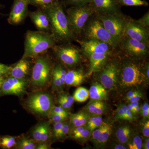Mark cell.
<instances>
[{
    "instance_id": "1",
    "label": "cell",
    "mask_w": 149,
    "mask_h": 149,
    "mask_svg": "<svg viewBox=\"0 0 149 149\" xmlns=\"http://www.w3.org/2000/svg\"><path fill=\"white\" fill-rule=\"evenodd\" d=\"M42 9L47 15L52 34L56 41L68 42L72 39L74 35L70 27L66 15L63 10V3L61 0Z\"/></svg>"
},
{
    "instance_id": "2",
    "label": "cell",
    "mask_w": 149,
    "mask_h": 149,
    "mask_svg": "<svg viewBox=\"0 0 149 149\" xmlns=\"http://www.w3.org/2000/svg\"><path fill=\"white\" fill-rule=\"evenodd\" d=\"M56 40L52 33L44 31H28L24 40L22 58H34L55 46Z\"/></svg>"
},
{
    "instance_id": "3",
    "label": "cell",
    "mask_w": 149,
    "mask_h": 149,
    "mask_svg": "<svg viewBox=\"0 0 149 149\" xmlns=\"http://www.w3.org/2000/svg\"><path fill=\"white\" fill-rule=\"evenodd\" d=\"M94 13L89 4L72 6L67 10V17L73 35H79L83 32L88 19Z\"/></svg>"
},
{
    "instance_id": "4",
    "label": "cell",
    "mask_w": 149,
    "mask_h": 149,
    "mask_svg": "<svg viewBox=\"0 0 149 149\" xmlns=\"http://www.w3.org/2000/svg\"><path fill=\"white\" fill-rule=\"evenodd\" d=\"M88 39L102 41L108 44L112 48L120 45V40L113 36L98 19H92L86 24L83 31Z\"/></svg>"
},
{
    "instance_id": "5",
    "label": "cell",
    "mask_w": 149,
    "mask_h": 149,
    "mask_svg": "<svg viewBox=\"0 0 149 149\" xmlns=\"http://www.w3.org/2000/svg\"><path fill=\"white\" fill-rule=\"evenodd\" d=\"M119 78L120 83L125 87L138 86L146 81L141 68L130 61L124 63L119 70Z\"/></svg>"
},
{
    "instance_id": "6",
    "label": "cell",
    "mask_w": 149,
    "mask_h": 149,
    "mask_svg": "<svg viewBox=\"0 0 149 149\" xmlns=\"http://www.w3.org/2000/svg\"><path fill=\"white\" fill-rule=\"evenodd\" d=\"M99 19L107 31L118 40H121L124 35L126 20L118 13L98 14Z\"/></svg>"
},
{
    "instance_id": "7",
    "label": "cell",
    "mask_w": 149,
    "mask_h": 149,
    "mask_svg": "<svg viewBox=\"0 0 149 149\" xmlns=\"http://www.w3.org/2000/svg\"><path fill=\"white\" fill-rule=\"evenodd\" d=\"M51 70L52 66L49 59L43 56L37 58L32 69L33 85L40 87L45 86L49 79Z\"/></svg>"
},
{
    "instance_id": "8",
    "label": "cell",
    "mask_w": 149,
    "mask_h": 149,
    "mask_svg": "<svg viewBox=\"0 0 149 149\" xmlns=\"http://www.w3.org/2000/svg\"><path fill=\"white\" fill-rule=\"evenodd\" d=\"M119 66L114 62L107 63L99 72V80L106 89L111 90L116 87L119 73Z\"/></svg>"
},
{
    "instance_id": "9",
    "label": "cell",
    "mask_w": 149,
    "mask_h": 149,
    "mask_svg": "<svg viewBox=\"0 0 149 149\" xmlns=\"http://www.w3.org/2000/svg\"><path fill=\"white\" fill-rule=\"evenodd\" d=\"M27 105L29 109L35 113L45 115L49 113L52 107V100L49 94L36 93L29 97Z\"/></svg>"
},
{
    "instance_id": "10",
    "label": "cell",
    "mask_w": 149,
    "mask_h": 149,
    "mask_svg": "<svg viewBox=\"0 0 149 149\" xmlns=\"http://www.w3.org/2000/svg\"><path fill=\"white\" fill-rule=\"evenodd\" d=\"M120 44L125 52L133 57H142L148 53L149 44L133 40L125 35L120 40Z\"/></svg>"
},
{
    "instance_id": "11",
    "label": "cell",
    "mask_w": 149,
    "mask_h": 149,
    "mask_svg": "<svg viewBox=\"0 0 149 149\" xmlns=\"http://www.w3.org/2000/svg\"><path fill=\"white\" fill-rule=\"evenodd\" d=\"M53 48L58 57L65 65L74 66L80 61L81 55L77 48L70 46H55Z\"/></svg>"
},
{
    "instance_id": "12",
    "label": "cell",
    "mask_w": 149,
    "mask_h": 149,
    "mask_svg": "<svg viewBox=\"0 0 149 149\" xmlns=\"http://www.w3.org/2000/svg\"><path fill=\"white\" fill-rule=\"evenodd\" d=\"M124 34L133 40L149 44L148 29L141 26L136 21L126 20Z\"/></svg>"
},
{
    "instance_id": "13",
    "label": "cell",
    "mask_w": 149,
    "mask_h": 149,
    "mask_svg": "<svg viewBox=\"0 0 149 149\" xmlns=\"http://www.w3.org/2000/svg\"><path fill=\"white\" fill-rule=\"evenodd\" d=\"M29 5V0H14L9 17V23L13 25L21 23L27 15Z\"/></svg>"
},
{
    "instance_id": "14",
    "label": "cell",
    "mask_w": 149,
    "mask_h": 149,
    "mask_svg": "<svg viewBox=\"0 0 149 149\" xmlns=\"http://www.w3.org/2000/svg\"><path fill=\"white\" fill-rule=\"evenodd\" d=\"M78 42L84 53L86 55L94 54H110L112 48L107 43L93 39H88L86 41Z\"/></svg>"
},
{
    "instance_id": "15",
    "label": "cell",
    "mask_w": 149,
    "mask_h": 149,
    "mask_svg": "<svg viewBox=\"0 0 149 149\" xmlns=\"http://www.w3.org/2000/svg\"><path fill=\"white\" fill-rule=\"evenodd\" d=\"M27 83L24 79L10 77L4 80L2 85L1 92L5 95H19L24 93Z\"/></svg>"
},
{
    "instance_id": "16",
    "label": "cell",
    "mask_w": 149,
    "mask_h": 149,
    "mask_svg": "<svg viewBox=\"0 0 149 149\" xmlns=\"http://www.w3.org/2000/svg\"><path fill=\"white\" fill-rule=\"evenodd\" d=\"M89 4L98 14L119 13L120 11L116 0H92Z\"/></svg>"
},
{
    "instance_id": "17",
    "label": "cell",
    "mask_w": 149,
    "mask_h": 149,
    "mask_svg": "<svg viewBox=\"0 0 149 149\" xmlns=\"http://www.w3.org/2000/svg\"><path fill=\"white\" fill-rule=\"evenodd\" d=\"M32 22L40 31L46 32L50 29L49 21L47 15L42 9L29 13Z\"/></svg>"
},
{
    "instance_id": "18",
    "label": "cell",
    "mask_w": 149,
    "mask_h": 149,
    "mask_svg": "<svg viewBox=\"0 0 149 149\" xmlns=\"http://www.w3.org/2000/svg\"><path fill=\"white\" fill-rule=\"evenodd\" d=\"M89 58V67L87 75L99 72L107 63L109 54H87Z\"/></svg>"
},
{
    "instance_id": "19",
    "label": "cell",
    "mask_w": 149,
    "mask_h": 149,
    "mask_svg": "<svg viewBox=\"0 0 149 149\" xmlns=\"http://www.w3.org/2000/svg\"><path fill=\"white\" fill-rule=\"evenodd\" d=\"M30 69V63L27 58H22L13 67H11L9 73L11 77L24 79L28 74Z\"/></svg>"
},
{
    "instance_id": "20",
    "label": "cell",
    "mask_w": 149,
    "mask_h": 149,
    "mask_svg": "<svg viewBox=\"0 0 149 149\" xmlns=\"http://www.w3.org/2000/svg\"><path fill=\"white\" fill-rule=\"evenodd\" d=\"M86 76L81 70H70L66 72L65 84L68 86L77 87L83 83Z\"/></svg>"
},
{
    "instance_id": "21",
    "label": "cell",
    "mask_w": 149,
    "mask_h": 149,
    "mask_svg": "<svg viewBox=\"0 0 149 149\" xmlns=\"http://www.w3.org/2000/svg\"><path fill=\"white\" fill-rule=\"evenodd\" d=\"M107 109V104L104 101L91 100L85 107V111L91 116H101Z\"/></svg>"
},
{
    "instance_id": "22",
    "label": "cell",
    "mask_w": 149,
    "mask_h": 149,
    "mask_svg": "<svg viewBox=\"0 0 149 149\" xmlns=\"http://www.w3.org/2000/svg\"><path fill=\"white\" fill-rule=\"evenodd\" d=\"M89 97L91 100L104 101L107 100V89L100 83H93L89 90Z\"/></svg>"
},
{
    "instance_id": "23",
    "label": "cell",
    "mask_w": 149,
    "mask_h": 149,
    "mask_svg": "<svg viewBox=\"0 0 149 149\" xmlns=\"http://www.w3.org/2000/svg\"><path fill=\"white\" fill-rule=\"evenodd\" d=\"M91 116L86 111H80L71 114L70 118L69 124L71 128L77 126L86 125L89 118Z\"/></svg>"
},
{
    "instance_id": "24",
    "label": "cell",
    "mask_w": 149,
    "mask_h": 149,
    "mask_svg": "<svg viewBox=\"0 0 149 149\" xmlns=\"http://www.w3.org/2000/svg\"><path fill=\"white\" fill-rule=\"evenodd\" d=\"M131 131L128 125L121 126L116 130V136L120 143L125 144L128 143L131 136Z\"/></svg>"
},
{
    "instance_id": "25",
    "label": "cell",
    "mask_w": 149,
    "mask_h": 149,
    "mask_svg": "<svg viewBox=\"0 0 149 149\" xmlns=\"http://www.w3.org/2000/svg\"><path fill=\"white\" fill-rule=\"evenodd\" d=\"M112 131V127L111 125L107 124L105 128L102 133L99 139L96 142L95 144L98 146L101 147L104 146L107 143L110 136L111 135Z\"/></svg>"
},
{
    "instance_id": "26",
    "label": "cell",
    "mask_w": 149,
    "mask_h": 149,
    "mask_svg": "<svg viewBox=\"0 0 149 149\" xmlns=\"http://www.w3.org/2000/svg\"><path fill=\"white\" fill-rule=\"evenodd\" d=\"M73 97L75 101L79 102H85L89 98V91L83 87H79L74 92Z\"/></svg>"
},
{
    "instance_id": "27",
    "label": "cell",
    "mask_w": 149,
    "mask_h": 149,
    "mask_svg": "<svg viewBox=\"0 0 149 149\" xmlns=\"http://www.w3.org/2000/svg\"><path fill=\"white\" fill-rule=\"evenodd\" d=\"M104 123L102 118L101 116H91L88 119L86 126L88 129L92 132Z\"/></svg>"
},
{
    "instance_id": "28",
    "label": "cell",
    "mask_w": 149,
    "mask_h": 149,
    "mask_svg": "<svg viewBox=\"0 0 149 149\" xmlns=\"http://www.w3.org/2000/svg\"><path fill=\"white\" fill-rule=\"evenodd\" d=\"M119 6H147L148 3L145 0H116Z\"/></svg>"
},
{
    "instance_id": "29",
    "label": "cell",
    "mask_w": 149,
    "mask_h": 149,
    "mask_svg": "<svg viewBox=\"0 0 149 149\" xmlns=\"http://www.w3.org/2000/svg\"><path fill=\"white\" fill-rule=\"evenodd\" d=\"M47 123H44L37 125L32 132V135L33 138L37 142H41L42 136L44 133L45 129L49 125Z\"/></svg>"
},
{
    "instance_id": "30",
    "label": "cell",
    "mask_w": 149,
    "mask_h": 149,
    "mask_svg": "<svg viewBox=\"0 0 149 149\" xmlns=\"http://www.w3.org/2000/svg\"><path fill=\"white\" fill-rule=\"evenodd\" d=\"M59 0H29V5L43 9L49 6Z\"/></svg>"
},
{
    "instance_id": "31",
    "label": "cell",
    "mask_w": 149,
    "mask_h": 149,
    "mask_svg": "<svg viewBox=\"0 0 149 149\" xmlns=\"http://www.w3.org/2000/svg\"><path fill=\"white\" fill-rule=\"evenodd\" d=\"M16 144L14 137L12 136H6L0 139V146L3 148L10 149Z\"/></svg>"
},
{
    "instance_id": "32",
    "label": "cell",
    "mask_w": 149,
    "mask_h": 149,
    "mask_svg": "<svg viewBox=\"0 0 149 149\" xmlns=\"http://www.w3.org/2000/svg\"><path fill=\"white\" fill-rule=\"evenodd\" d=\"M18 148L21 149H34L36 148V145L31 139L23 138L19 141Z\"/></svg>"
},
{
    "instance_id": "33",
    "label": "cell",
    "mask_w": 149,
    "mask_h": 149,
    "mask_svg": "<svg viewBox=\"0 0 149 149\" xmlns=\"http://www.w3.org/2000/svg\"><path fill=\"white\" fill-rule=\"evenodd\" d=\"M143 141L140 136H136L133 137L132 141H128V146L130 149H141L142 148Z\"/></svg>"
},
{
    "instance_id": "34",
    "label": "cell",
    "mask_w": 149,
    "mask_h": 149,
    "mask_svg": "<svg viewBox=\"0 0 149 149\" xmlns=\"http://www.w3.org/2000/svg\"><path fill=\"white\" fill-rule=\"evenodd\" d=\"M107 123H104L98 128H96L91 133V139L92 141L95 143L99 139L103 131L105 128Z\"/></svg>"
},
{
    "instance_id": "35",
    "label": "cell",
    "mask_w": 149,
    "mask_h": 149,
    "mask_svg": "<svg viewBox=\"0 0 149 149\" xmlns=\"http://www.w3.org/2000/svg\"><path fill=\"white\" fill-rule=\"evenodd\" d=\"M52 83L53 88L55 90H61L62 88L60 79L58 73L55 68H54L52 72Z\"/></svg>"
},
{
    "instance_id": "36",
    "label": "cell",
    "mask_w": 149,
    "mask_h": 149,
    "mask_svg": "<svg viewBox=\"0 0 149 149\" xmlns=\"http://www.w3.org/2000/svg\"><path fill=\"white\" fill-rule=\"evenodd\" d=\"M92 0H63L67 5L72 6H80L89 4Z\"/></svg>"
},
{
    "instance_id": "37",
    "label": "cell",
    "mask_w": 149,
    "mask_h": 149,
    "mask_svg": "<svg viewBox=\"0 0 149 149\" xmlns=\"http://www.w3.org/2000/svg\"><path fill=\"white\" fill-rule=\"evenodd\" d=\"M91 133L92 132L87 127L72 139L79 141H85L91 137Z\"/></svg>"
},
{
    "instance_id": "38",
    "label": "cell",
    "mask_w": 149,
    "mask_h": 149,
    "mask_svg": "<svg viewBox=\"0 0 149 149\" xmlns=\"http://www.w3.org/2000/svg\"><path fill=\"white\" fill-rule=\"evenodd\" d=\"M70 128L69 122H64L59 133L58 134L56 138L57 139H61L64 138L69 133Z\"/></svg>"
},
{
    "instance_id": "39",
    "label": "cell",
    "mask_w": 149,
    "mask_h": 149,
    "mask_svg": "<svg viewBox=\"0 0 149 149\" xmlns=\"http://www.w3.org/2000/svg\"><path fill=\"white\" fill-rule=\"evenodd\" d=\"M137 23L146 28H148L149 26V13L147 12L146 13L136 21Z\"/></svg>"
},
{
    "instance_id": "40",
    "label": "cell",
    "mask_w": 149,
    "mask_h": 149,
    "mask_svg": "<svg viewBox=\"0 0 149 149\" xmlns=\"http://www.w3.org/2000/svg\"><path fill=\"white\" fill-rule=\"evenodd\" d=\"M55 68L58 73L62 85L63 86L65 84V75L67 72L66 70L61 65H57L55 67Z\"/></svg>"
},
{
    "instance_id": "41",
    "label": "cell",
    "mask_w": 149,
    "mask_h": 149,
    "mask_svg": "<svg viewBox=\"0 0 149 149\" xmlns=\"http://www.w3.org/2000/svg\"><path fill=\"white\" fill-rule=\"evenodd\" d=\"M68 117L63 115L58 114V113H49V118L51 121L54 123L64 121Z\"/></svg>"
},
{
    "instance_id": "42",
    "label": "cell",
    "mask_w": 149,
    "mask_h": 149,
    "mask_svg": "<svg viewBox=\"0 0 149 149\" xmlns=\"http://www.w3.org/2000/svg\"><path fill=\"white\" fill-rule=\"evenodd\" d=\"M49 113H58L65 116L67 117L68 116V113L66 111V110L61 106L54 107H52Z\"/></svg>"
},
{
    "instance_id": "43",
    "label": "cell",
    "mask_w": 149,
    "mask_h": 149,
    "mask_svg": "<svg viewBox=\"0 0 149 149\" xmlns=\"http://www.w3.org/2000/svg\"><path fill=\"white\" fill-rule=\"evenodd\" d=\"M59 97L63 99L66 102L69 104L71 105V106H72L74 103V100L73 97L70 95H69L66 94H61L59 96Z\"/></svg>"
},
{
    "instance_id": "44",
    "label": "cell",
    "mask_w": 149,
    "mask_h": 149,
    "mask_svg": "<svg viewBox=\"0 0 149 149\" xmlns=\"http://www.w3.org/2000/svg\"><path fill=\"white\" fill-rule=\"evenodd\" d=\"M64 121H60V122L54 123V125L53 131L54 135L56 138L58 134L59 133L63 125V123L65 122Z\"/></svg>"
},
{
    "instance_id": "45",
    "label": "cell",
    "mask_w": 149,
    "mask_h": 149,
    "mask_svg": "<svg viewBox=\"0 0 149 149\" xmlns=\"http://www.w3.org/2000/svg\"><path fill=\"white\" fill-rule=\"evenodd\" d=\"M125 115V111L122 109L120 106L117 108L115 114V118L116 120L123 119Z\"/></svg>"
},
{
    "instance_id": "46",
    "label": "cell",
    "mask_w": 149,
    "mask_h": 149,
    "mask_svg": "<svg viewBox=\"0 0 149 149\" xmlns=\"http://www.w3.org/2000/svg\"><path fill=\"white\" fill-rule=\"evenodd\" d=\"M141 68V70L146 78V81H149V64L148 62L146 63L144 66Z\"/></svg>"
},
{
    "instance_id": "47",
    "label": "cell",
    "mask_w": 149,
    "mask_h": 149,
    "mask_svg": "<svg viewBox=\"0 0 149 149\" xmlns=\"http://www.w3.org/2000/svg\"><path fill=\"white\" fill-rule=\"evenodd\" d=\"M50 127L49 124L45 129L43 136H42L41 143H44L47 141L50 137Z\"/></svg>"
},
{
    "instance_id": "48",
    "label": "cell",
    "mask_w": 149,
    "mask_h": 149,
    "mask_svg": "<svg viewBox=\"0 0 149 149\" xmlns=\"http://www.w3.org/2000/svg\"><path fill=\"white\" fill-rule=\"evenodd\" d=\"M58 102L60 105V106L61 107L65 109H69L71 108L72 106L65 101L63 99L61 98L60 97H58Z\"/></svg>"
},
{
    "instance_id": "49",
    "label": "cell",
    "mask_w": 149,
    "mask_h": 149,
    "mask_svg": "<svg viewBox=\"0 0 149 149\" xmlns=\"http://www.w3.org/2000/svg\"><path fill=\"white\" fill-rule=\"evenodd\" d=\"M11 69V67L5 65L0 63V75L5 74L9 73Z\"/></svg>"
},
{
    "instance_id": "50",
    "label": "cell",
    "mask_w": 149,
    "mask_h": 149,
    "mask_svg": "<svg viewBox=\"0 0 149 149\" xmlns=\"http://www.w3.org/2000/svg\"><path fill=\"white\" fill-rule=\"evenodd\" d=\"M142 133L144 137L146 138L149 137V121L147 120L146 122L144 123L142 128Z\"/></svg>"
},
{
    "instance_id": "51",
    "label": "cell",
    "mask_w": 149,
    "mask_h": 149,
    "mask_svg": "<svg viewBox=\"0 0 149 149\" xmlns=\"http://www.w3.org/2000/svg\"><path fill=\"white\" fill-rule=\"evenodd\" d=\"M133 113L131 112L130 111L127 109L125 112V115H124V118H123V120H129V121H132L134 120L136 118L135 116Z\"/></svg>"
},
{
    "instance_id": "52",
    "label": "cell",
    "mask_w": 149,
    "mask_h": 149,
    "mask_svg": "<svg viewBox=\"0 0 149 149\" xmlns=\"http://www.w3.org/2000/svg\"><path fill=\"white\" fill-rule=\"evenodd\" d=\"M142 97H143V94L140 92V93L136 94L133 97L127 99V101L130 103L133 102L139 101L142 98Z\"/></svg>"
},
{
    "instance_id": "53",
    "label": "cell",
    "mask_w": 149,
    "mask_h": 149,
    "mask_svg": "<svg viewBox=\"0 0 149 149\" xmlns=\"http://www.w3.org/2000/svg\"><path fill=\"white\" fill-rule=\"evenodd\" d=\"M140 91H130V92H128L127 94H126L125 98L127 100V99L133 97V96L135 95L138 94V93H140Z\"/></svg>"
},
{
    "instance_id": "54",
    "label": "cell",
    "mask_w": 149,
    "mask_h": 149,
    "mask_svg": "<svg viewBox=\"0 0 149 149\" xmlns=\"http://www.w3.org/2000/svg\"><path fill=\"white\" fill-rule=\"evenodd\" d=\"M146 141H144V143H142V148L144 149H149V138H146Z\"/></svg>"
},
{
    "instance_id": "55",
    "label": "cell",
    "mask_w": 149,
    "mask_h": 149,
    "mask_svg": "<svg viewBox=\"0 0 149 149\" xmlns=\"http://www.w3.org/2000/svg\"><path fill=\"white\" fill-rule=\"evenodd\" d=\"M141 115L144 118H148L149 117V110L143 111H140Z\"/></svg>"
},
{
    "instance_id": "56",
    "label": "cell",
    "mask_w": 149,
    "mask_h": 149,
    "mask_svg": "<svg viewBox=\"0 0 149 149\" xmlns=\"http://www.w3.org/2000/svg\"><path fill=\"white\" fill-rule=\"evenodd\" d=\"M36 148L37 149H47L49 148V147L47 144L44 143H41L37 146Z\"/></svg>"
},
{
    "instance_id": "57",
    "label": "cell",
    "mask_w": 149,
    "mask_h": 149,
    "mask_svg": "<svg viewBox=\"0 0 149 149\" xmlns=\"http://www.w3.org/2000/svg\"><path fill=\"white\" fill-rule=\"evenodd\" d=\"M146 110H149V104L147 103H145L141 107H140V112Z\"/></svg>"
},
{
    "instance_id": "58",
    "label": "cell",
    "mask_w": 149,
    "mask_h": 149,
    "mask_svg": "<svg viewBox=\"0 0 149 149\" xmlns=\"http://www.w3.org/2000/svg\"><path fill=\"white\" fill-rule=\"evenodd\" d=\"M127 109L128 110L130 111L132 113H133L134 115H136V112H135V109H134V107L130 104H128L127 105Z\"/></svg>"
},
{
    "instance_id": "59",
    "label": "cell",
    "mask_w": 149,
    "mask_h": 149,
    "mask_svg": "<svg viewBox=\"0 0 149 149\" xmlns=\"http://www.w3.org/2000/svg\"><path fill=\"white\" fill-rule=\"evenodd\" d=\"M124 144L120 143V144H117L114 147V148L115 149H126L127 148L125 146H123Z\"/></svg>"
},
{
    "instance_id": "60",
    "label": "cell",
    "mask_w": 149,
    "mask_h": 149,
    "mask_svg": "<svg viewBox=\"0 0 149 149\" xmlns=\"http://www.w3.org/2000/svg\"><path fill=\"white\" fill-rule=\"evenodd\" d=\"M134 107V109H135L136 114H137L138 113H139V112H140V107H140V106H139V105L138 106H136V107Z\"/></svg>"
},
{
    "instance_id": "61",
    "label": "cell",
    "mask_w": 149,
    "mask_h": 149,
    "mask_svg": "<svg viewBox=\"0 0 149 149\" xmlns=\"http://www.w3.org/2000/svg\"><path fill=\"white\" fill-rule=\"evenodd\" d=\"M130 104L133 107H136V106H138L139 105V101L131 102H130Z\"/></svg>"
},
{
    "instance_id": "62",
    "label": "cell",
    "mask_w": 149,
    "mask_h": 149,
    "mask_svg": "<svg viewBox=\"0 0 149 149\" xmlns=\"http://www.w3.org/2000/svg\"><path fill=\"white\" fill-rule=\"evenodd\" d=\"M3 81L4 80L3 79V77H2V76L0 75V88H1Z\"/></svg>"
}]
</instances>
